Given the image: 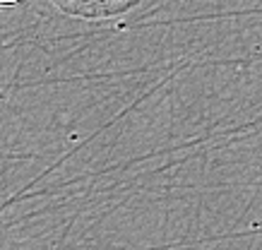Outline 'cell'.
<instances>
[{"label": "cell", "mask_w": 262, "mask_h": 250, "mask_svg": "<svg viewBox=\"0 0 262 250\" xmlns=\"http://www.w3.org/2000/svg\"><path fill=\"white\" fill-rule=\"evenodd\" d=\"M65 15L80 17V19H111L125 15L140 0H51Z\"/></svg>", "instance_id": "cell-1"}, {"label": "cell", "mask_w": 262, "mask_h": 250, "mask_svg": "<svg viewBox=\"0 0 262 250\" xmlns=\"http://www.w3.org/2000/svg\"><path fill=\"white\" fill-rule=\"evenodd\" d=\"M27 0H0V8H15V5H22Z\"/></svg>", "instance_id": "cell-2"}]
</instances>
